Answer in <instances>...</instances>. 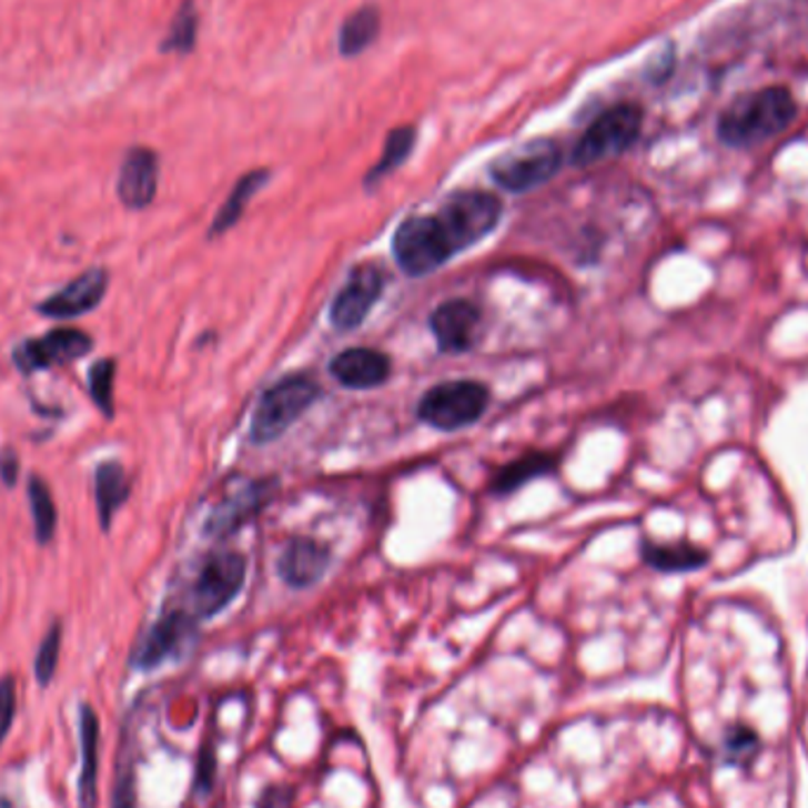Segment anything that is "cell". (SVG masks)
Instances as JSON below:
<instances>
[{"instance_id": "1", "label": "cell", "mask_w": 808, "mask_h": 808, "mask_svg": "<svg viewBox=\"0 0 808 808\" xmlns=\"http://www.w3.org/2000/svg\"><path fill=\"white\" fill-rule=\"evenodd\" d=\"M795 117V95L782 85H768L733 102L716 123V135L728 147L747 150L785 133Z\"/></svg>"}, {"instance_id": "2", "label": "cell", "mask_w": 808, "mask_h": 808, "mask_svg": "<svg viewBox=\"0 0 808 808\" xmlns=\"http://www.w3.org/2000/svg\"><path fill=\"white\" fill-rule=\"evenodd\" d=\"M322 397V385L307 374H289L261 395L251 416V443L270 445L280 440Z\"/></svg>"}, {"instance_id": "3", "label": "cell", "mask_w": 808, "mask_h": 808, "mask_svg": "<svg viewBox=\"0 0 808 808\" xmlns=\"http://www.w3.org/2000/svg\"><path fill=\"white\" fill-rule=\"evenodd\" d=\"M391 249L400 272L412 280L428 277L458 255L437 213L404 218L393 232Z\"/></svg>"}, {"instance_id": "4", "label": "cell", "mask_w": 808, "mask_h": 808, "mask_svg": "<svg viewBox=\"0 0 808 808\" xmlns=\"http://www.w3.org/2000/svg\"><path fill=\"white\" fill-rule=\"evenodd\" d=\"M489 400L492 393L481 381H445L421 395L416 404V418L435 431L456 433L477 424L485 416Z\"/></svg>"}, {"instance_id": "5", "label": "cell", "mask_w": 808, "mask_h": 808, "mask_svg": "<svg viewBox=\"0 0 808 808\" xmlns=\"http://www.w3.org/2000/svg\"><path fill=\"white\" fill-rule=\"evenodd\" d=\"M249 563L236 551H218L199 567V575L190 592L188 613L201 622L223 613L242 594L246 584Z\"/></svg>"}, {"instance_id": "6", "label": "cell", "mask_w": 808, "mask_h": 808, "mask_svg": "<svg viewBox=\"0 0 808 808\" xmlns=\"http://www.w3.org/2000/svg\"><path fill=\"white\" fill-rule=\"evenodd\" d=\"M504 204L499 196L483 190H462L445 199L437 218L450 234L456 253L481 244L502 223Z\"/></svg>"}, {"instance_id": "7", "label": "cell", "mask_w": 808, "mask_h": 808, "mask_svg": "<svg viewBox=\"0 0 808 808\" xmlns=\"http://www.w3.org/2000/svg\"><path fill=\"white\" fill-rule=\"evenodd\" d=\"M563 166V150L558 142L539 138L529 140L511 152L502 154L489 166V175L497 185L513 194L537 190L554 178Z\"/></svg>"}, {"instance_id": "8", "label": "cell", "mask_w": 808, "mask_h": 808, "mask_svg": "<svg viewBox=\"0 0 808 808\" xmlns=\"http://www.w3.org/2000/svg\"><path fill=\"white\" fill-rule=\"evenodd\" d=\"M643 112L636 104H617L603 112L577 140L570 161L579 169L615 159L632 150L640 135Z\"/></svg>"}, {"instance_id": "9", "label": "cell", "mask_w": 808, "mask_h": 808, "mask_svg": "<svg viewBox=\"0 0 808 808\" xmlns=\"http://www.w3.org/2000/svg\"><path fill=\"white\" fill-rule=\"evenodd\" d=\"M90 351H93V339L85 332L73 326H60L39 339H29L20 345H14L12 364L17 372L36 374L50 370V366L77 362L85 357Z\"/></svg>"}, {"instance_id": "10", "label": "cell", "mask_w": 808, "mask_h": 808, "mask_svg": "<svg viewBox=\"0 0 808 808\" xmlns=\"http://www.w3.org/2000/svg\"><path fill=\"white\" fill-rule=\"evenodd\" d=\"M385 277L374 263L355 265L329 307V322L336 332H355L383 296Z\"/></svg>"}, {"instance_id": "11", "label": "cell", "mask_w": 808, "mask_h": 808, "mask_svg": "<svg viewBox=\"0 0 808 808\" xmlns=\"http://www.w3.org/2000/svg\"><path fill=\"white\" fill-rule=\"evenodd\" d=\"M280 481L277 477H263V481H253L236 489L225 502H220L204 523V535L225 539L234 532L242 529L246 523H251L259 513L270 506L277 497Z\"/></svg>"}, {"instance_id": "12", "label": "cell", "mask_w": 808, "mask_h": 808, "mask_svg": "<svg viewBox=\"0 0 808 808\" xmlns=\"http://www.w3.org/2000/svg\"><path fill=\"white\" fill-rule=\"evenodd\" d=\"M483 312L468 299H450L440 303L428 317V329L445 355H462L473 351L481 329Z\"/></svg>"}, {"instance_id": "13", "label": "cell", "mask_w": 808, "mask_h": 808, "mask_svg": "<svg viewBox=\"0 0 808 808\" xmlns=\"http://www.w3.org/2000/svg\"><path fill=\"white\" fill-rule=\"evenodd\" d=\"M196 619L188 610H171L152 624V629L142 636L133 653V667L154 669L166 663L192 638Z\"/></svg>"}, {"instance_id": "14", "label": "cell", "mask_w": 808, "mask_h": 808, "mask_svg": "<svg viewBox=\"0 0 808 808\" xmlns=\"http://www.w3.org/2000/svg\"><path fill=\"white\" fill-rule=\"evenodd\" d=\"M332 565V548L315 537H293L277 560L280 579L291 589H310L324 579Z\"/></svg>"}, {"instance_id": "15", "label": "cell", "mask_w": 808, "mask_h": 808, "mask_svg": "<svg viewBox=\"0 0 808 808\" xmlns=\"http://www.w3.org/2000/svg\"><path fill=\"white\" fill-rule=\"evenodd\" d=\"M109 286V272L104 267H90L81 277L71 280L67 286H62L58 293H52L39 307L43 317L52 320H69L85 315V312L95 310L104 296Z\"/></svg>"}, {"instance_id": "16", "label": "cell", "mask_w": 808, "mask_h": 808, "mask_svg": "<svg viewBox=\"0 0 808 808\" xmlns=\"http://www.w3.org/2000/svg\"><path fill=\"white\" fill-rule=\"evenodd\" d=\"M329 374L347 391H374L391 378L393 360L376 347H347L329 362Z\"/></svg>"}, {"instance_id": "17", "label": "cell", "mask_w": 808, "mask_h": 808, "mask_svg": "<svg viewBox=\"0 0 808 808\" xmlns=\"http://www.w3.org/2000/svg\"><path fill=\"white\" fill-rule=\"evenodd\" d=\"M159 188V156L150 147H133L131 152L125 154L119 182H117V194L125 209L142 211L154 201Z\"/></svg>"}, {"instance_id": "18", "label": "cell", "mask_w": 808, "mask_h": 808, "mask_svg": "<svg viewBox=\"0 0 808 808\" xmlns=\"http://www.w3.org/2000/svg\"><path fill=\"white\" fill-rule=\"evenodd\" d=\"M79 736H81V776H79V804L81 808L98 806V768H100V719L90 705L79 709Z\"/></svg>"}, {"instance_id": "19", "label": "cell", "mask_w": 808, "mask_h": 808, "mask_svg": "<svg viewBox=\"0 0 808 808\" xmlns=\"http://www.w3.org/2000/svg\"><path fill=\"white\" fill-rule=\"evenodd\" d=\"M558 471V456L551 452H527L518 458H513L511 464L502 466L497 475L492 477V494L497 497H508V494L523 489L537 477H546Z\"/></svg>"}, {"instance_id": "20", "label": "cell", "mask_w": 808, "mask_h": 808, "mask_svg": "<svg viewBox=\"0 0 808 808\" xmlns=\"http://www.w3.org/2000/svg\"><path fill=\"white\" fill-rule=\"evenodd\" d=\"M640 558L659 573H693L709 563L707 551L690 542L663 544L646 539L640 544Z\"/></svg>"}, {"instance_id": "21", "label": "cell", "mask_w": 808, "mask_h": 808, "mask_svg": "<svg viewBox=\"0 0 808 808\" xmlns=\"http://www.w3.org/2000/svg\"><path fill=\"white\" fill-rule=\"evenodd\" d=\"M131 497L125 468L119 462H104L95 471V504L102 529L107 532L114 523L117 511Z\"/></svg>"}, {"instance_id": "22", "label": "cell", "mask_w": 808, "mask_h": 808, "mask_svg": "<svg viewBox=\"0 0 808 808\" xmlns=\"http://www.w3.org/2000/svg\"><path fill=\"white\" fill-rule=\"evenodd\" d=\"M270 180V171L267 169H259V171H249L246 175H242L236 180V185L232 188L230 196L225 199V204L220 206V211L215 213L213 223L209 228V239H215L220 234H225L228 230H232L239 220H242L249 201L259 194Z\"/></svg>"}, {"instance_id": "23", "label": "cell", "mask_w": 808, "mask_h": 808, "mask_svg": "<svg viewBox=\"0 0 808 808\" xmlns=\"http://www.w3.org/2000/svg\"><path fill=\"white\" fill-rule=\"evenodd\" d=\"M381 31V12L374 6L355 10L343 22L339 31V50L343 58H357L360 52L370 48Z\"/></svg>"}, {"instance_id": "24", "label": "cell", "mask_w": 808, "mask_h": 808, "mask_svg": "<svg viewBox=\"0 0 808 808\" xmlns=\"http://www.w3.org/2000/svg\"><path fill=\"white\" fill-rule=\"evenodd\" d=\"M416 144V128L414 125H400L395 131H391V135L385 138L383 144V154L381 159L374 163V169L364 175V188H376L383 178H388L391 173H395L404 161L410 159L412 150Z\"/></svg>"}, {"instance_id": "25", "label": "cell", "mask_w": 808, "mask_h": 808, "mask_svg": "<svg viewBox=\"0 0 808 808\" xmlns=\"http://www.w3.org/2000/svg\"><path fill=\"white\" fill-rule=\"evenodd\" d=\"M27 497H29V508H31V516H33L36 542L46 546V544L52 542L54 529H58V506H54L50 487L46 485V481L41 475H31L29 477Z\"/></svg>"}, {"instance_id": "26", "label": "cell", "mask_w": 808, "mask_h": 808, "mask_svg": "<svg viewBox=\"0 0 808 808\" xmlns=\"http://www.w3.org/2000/svg\"><path fill=\"white\" fill-rule=\"evenodd\" d=\"M196 33H199V12L194 8V0H185L173 17L166 39L161 43V50L188 54L196 46Z\"/></svg>"}, {"instance_id": "27", "label": "cell", "mask_w": 808, "mask_h": 808, "mask_svg": "<svg viewBox=\"0 0 808 808\" xmlns=\"http://www.w3.org/2000/svg\"><path fill=\"white\" fill-rule=\"evenodd\" d=\"M60 650H62V622L54 619L50 624L48 634L43 636L39 650H36V659H33L36 681H39L43 688L52 684L54 671H58Z\"/></svg>"}, {"instance_id": "28", "label": "cell", "mask_w": 808, "mask_h": 808, "mask_svg": "<svg viewBox=\"0 0 808 808\" xmlns=\"http://www.w3.org/2000/svg\"><path fill=\"white\" fill-rule=\"evenodd\" d=\"M114 378H117V360L112 357L95 362V366L88 374L90 397H93L98 410L107 418H114Z\"/></svg>"}, {"instance_id": "29", "label": "cell", "mask_w": 808, "mask_h": 808, "mask_svg": "<svg viewBox=\"0 0 808 808\" xmlns=\"http://www.w3.org/2000/svg\"><path fill=\"white\" fill-rule=\"evenodd\" d=\"M17 711V686L12 676L0 678V745L6 743Z\"/></svg>"}, {"instance_id": "30", "label": "cell", "mask_w": 808, "mask_h": 808, "mask_svg": "<svg viewBox=\"0 0 808 808\" xmlns=\"http://www.w3.org/2000/svg\"><path fill=\"white\" fill-rule=\"evenodd\" d=\"M17 475H20V458L8 447L0 452V481H3L6 487H14Z\"/></svg>"}]
</instances>
